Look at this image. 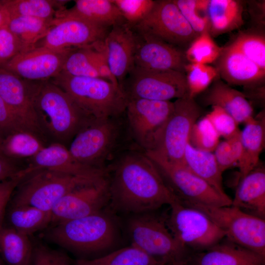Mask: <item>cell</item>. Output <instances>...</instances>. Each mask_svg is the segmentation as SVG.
<instances>
[{"instance_id":"obj_1","label":"cell","mask_w":265,"mask_h":265,"mask_svg":"<svg viewBox=\"0 0 265 265\" xmlns=\"http://www.w3.org/2000/svg\"><path fill=\"white\" fill-rule=\"evenodd\" d=\"M112 172L108 178V206L113 212L131 215L156 211L177 199L144 152L125 154Z\"/></svg>"},{"instance_id":"obj_2","label":"cell","mask_w":265,"mask_h":265,"mask_svg":"<svg viewBox=\"0 0 265 265\" xmlns=\"http://www.w3.org/2000/svg\"><path fill=\"white\" fill-rule=\"evenodd\" d=\"M109 209L50 225L43 238L78 257L91 259L104 255L117 242L116 220Z\"/></svg>"},{"instance_id":"obj_3","label":"cell","mask_w":265,"mask_h":265,"mask_svg":"<svg viewBox=\"0 0 265 265\" xmlns=\"http://www.w3.org/2000/svg\"><path fill=\"white\" fill-rule=\"evenodd\" d=\"M34 104L44 133H48L61 143L72 139L81 129L95 120L51 80L36 82Z\"/></svg>"},{"instance_id":"obj_4","label":"cell","mask_w":265,"mask_h":265,"mask_svg":"<svg viewBox=\"0 0 265 265\" xmlns=\"http://www.w3.org/2000/svg\"><path fill=\"white\" fill-rule=\"evenodd\" d=\"M50 80L94 120L120 117L125 112L127 99L121 87L106 80L75 77L61 71Z\"/></svg>"},{"instance_id":"obj_5","label":"cell","mask_w":265,"mask_h":265,"mask_svg":"<svg viewBox=\"0 0 265 265\" xmlns=\"http://www.w3.org/2000/svg\"><path fill=\"white\" fill-rule=\"evenodd\" d=\"M156 211L131 214L127 222L131 245L163 265L186 263L189 255L174 238L166 220V214Z\"/></svg>"},{"instance_id":"obj_6","label":"cell","mask_w":265,"mask_h":265,"mask_svg":"<svg viewBox=\"0 0 265 265\" xmlns=\"http://www.w3.org/2000/svg\"><path fill=\"white\" fill-rule=\"evenodd\" d=\"M106 176L85 177L38 169L29 173L21 182L8 204L30 205L51 212L56 203L71 191Z\"/></svg>"},{"instance_id":"obj_7","label":"cell","mask_w":265,"mask_h":265,"mask_svg":"<svg viewBox=\"0 0 265 265\" xmlns=\"http://www.w3.org/2000/svg\"><path fill=\"white\" fill-rule=\"evenodd\" d=\"M209 217L231 242L265 257V219L231 206L181 202Z\"/></svg>"},{"instance_id":"obj_8","label":"cell","mask_w":265,"mask_h":265,"mask_svg":"<svg viewBox=\"0 0 265 265\" xmlns=\"http://www.w3.org/2000/svg\"><path fill=\"white\" fill-rule=\"evenodd\" d=\"M169 206L167 224L176 241L185 250L204 251L225 238V233L201 211L183 204L178 199Z\"/></svg>"},{"instance_id":"obj_9","label":"cell","mask_w":265,"mask_h":265,"mask_svg":"<svg viewBox=\"0 0 265 265\" xmlns=\"http://www.w3.org/2000/svg\"><path fill=\"white\" fill-rule=\"evenodd\" d=\"M120 117L95 120L72 139L69 151L81 163L97 169H107L106 162L119 144L122 123Z\"/></svg>"},{"instance_id":"obj_10","label":"cell","mask_w":265,"mask_h":265,"mask_svg":"<svg viewBox=\"0 0 265 265\" xmlns=\"http://www.w3.org/2000/svg\"><path fill=\"white\" fill-rule=\"evenodd\" d=\"M179 201L213 206L232 205L228 195L219 193L185 164L167 160L153 152H145Z\"/></svg>"},{"instance_id":"obj_11","label":"cell","mask_w":265,"mask_h":265,"mask_svg":"<svg viewBox=\"0 0 265 265\" xmlns=\"http://www.w3.org/2000/svg\"><path fill=\"white\" fill-rule=\"evenodd\" d=\"M173 104V111L160 131L155 149L150 152L170 161L184 164L190 132L202 109L195 99L188 97L176 99Z\"/></svg>"},{"instance_id":"obj_12","label":"cell","mask_w":265,"mask_h":265,"mask_svg":"<svg viewBox=\"0 0 265 265\" xmlns=\"http://www.w3.org/2000/svg\"><path fill=\"white\" fill-rule=\"evenodd\" d=\"M127 100L171 101L188 97L185 73L151 71L134 67L121 85Z\"/></svg>"},{"instance_id":"obj_13","label":"cell","mask_w":265,"mask_h":265,"mask_svg":"<svg viewBox=\"0 0 265 265\" xmlns=\"http://www.w3.org/2000/svg\"><path fill=\"white\" fill-rule=\"evenodd\" d=\"M173 108L172 101L127 100L124 113L128 128L144 152L154 150L160 131Z\"/></svg>"},{"instance_id":"obj_14","label":"cell","mask_w":265,"mask_h":265,"mask_svg":"<svg viewBox=\"0 0 265 265\" xmlns=\"http://www.w3.org/2000/svg\"><path fill=\"white\" fill-rule=\"evenodd\" d=\"M132 27L183 50L198 35L173 0H155L147 16Z\"/></svg>"},{"instance_id":"obj_15","label":"cell","mask_w":265,"mask_h":265,"mask_svg":"<svg viewBox=\"0 0 265 265\" xmlns=\"http://www.w3.org/2000/svg\"><path fill=\"white\" fill-rule=\"evenodd\" d=\"M110 28L57 11L53 25L36 45L56 51L91 46L104 40Z\"/></svg>"},{"instance_id":"obj_16","label":"cell","mask_w":265,"mask_h":265,"mask_svg":"<svg viewBox=\"0 0 265 265\" xmlns=\"http://www.w3.org/2000/svg\"><path fill=\"white\" fill-rule=\"evenodd\" d=\"M109 202V180L107 176L78 187L61 198L51 211V225L99 212L106 208Z\"/></svg>"},{"instance_id":"obj_17","label":"cell","mask_w":265,"mask_h":265,"mask_svg":"<svg viewBox=\"0 0 265 265\" xmlns=\"http://www.w3.org/2000/svg\"><path fill=\"white\" fill-rule=\"evenodd\" d=\"M37 82L24 80L0 67V96L26 130L40 138L44 132L34 104Z\"/></svg>"},{"instance_id":"obj_18","label":"cell","mask_w":265,"mask_h":265,"mask_svg":"<svg viewBox=\"0 0 265 265\" xmlns=\"http://www.w3.org/2000/svg\"><path fill=\"white\" fill-rule=\"evenodd\" d=\"M71 49L56 51L36 46L19 53L0 67L26 80H50L62 71L65 58Z\"/></svg>"},{"instance_id":"obj_19","label":"cell","mask_w":265,"mask_h":265,"mask_svg":"<svg viewBox=\"0 0 265 265\" xmlns=\"http://www.w3.org/2000/svg\"><path fill=\"white\" fill-rule=\"evenodd\" d=\"M133 28L136 34L135 67L147 70H174L185 73L188 63L185 51Z\"/></svg>"},{"instance_id":"obj_20","label":"cell","mask_w":265,"mask_h":265,"mask_svg":"<svg viewBox=\"0 0 265 265\" xmlns=\"http://www.w3.org/2000/svg\"><path fill=\"white\" fill-rule=\"evenodd\" d=\"M111 71L120 86L134 67L136 34L126 22L113 26L103 41Z\"/></svg>"},{"instance_id":"obj_21","label":"cell","mask_w":265,"mask_h":265,"mask_svg":"<svg viewBox=\"0 0 265 265\" xmlns=\"http://www.w3.org/2000/svg\"><path fill=\"white\" fill-rule=\"evenodd\" d=\"M221 80L244 89L265 85V70L237 50L226 45L213 63Z\"/></svg>"},{"instance_id":"obj_22","label":"cell","mask_w":265,"mask_h":265,"mask_svg":"<svg viewBox=\"0 0 265 265\" xmlns=\"http://www.w3.org/2000/svg\"><path fill=\"white\" fill-rule=\"evenodd\" d=\"M29 166L34 171L47 169L85 177H101L108 175V169H99L85 165L76 159L63 143L55 142L45 146L31 158Z\"/></svg>"},{"instance_id":"obj_23","label":"cell","mask_w":265,"mask_h":265,"mask_svg":"<svg viewBox=\"0 0 265 265\" xmlns=\"http://www.w3.org/2000/svg\"><path fill=\"white\" fill-rule=\"evenodd\" d=\"M190 254L187 265H265V257L225 238L205 250Z\"/></svg>"},{"instance_id":"obj_24","label":"cell","mask_w":265,"mask_h":265,"mask_svg":"<svg viewBox=\"0 0 265 265\" xmlns=\"http://www.w3.org/2000/svg\"><path fill=\"white\" fill-rule=\"evenodd\" d=\"M201 103L205 106H217L239 124L246 123L254 117V109L242 92L235 89L220 78L201 93Z\"/></svg>"},{"instance_id":"obj_25","label":"cell","mask_w":265,"mask_h":265,"mask_svg":"<svg viewBox=\"0 0 265 265\" xmlns=\"http://www.w3.org/2000/svg\"><path fill=\"white\" fill-rule=\"evenodd\" d=\"M232 206L265 219V169L258 165L238 181Z\"/></svg>"},{"instance_id":"obj_26","label":"cell","mask_w":265,"mask_h":265,"mask_svg":"<svg viewBox=\"0 0 265 265\" xmlns=\"http://www.w3.org/2000/svg\"><path fill=\"white\" fill-rule=\"evenodd\" d=\"M245 124L240 131L242 154L238 166V181L259 164L260 156L265 145V112H261Z\"/></svg>"},{"instance_id":"obj_27","label":"cell","mask_w":265,"mask_h":265,"mask_svg":"<svg viewBox=\"0 0 265 265\" xmlns=\"http://www.w3.org/2000/svg\"><path fill=\"white\" fill-rule=\"evenodd\" d=\"M245 2L239 0H210L209 32L212 37L233 31L244 24Z\"/></svg>"},{"instance_id":"obj_28","label":"cell","mask_w":265,"mask_h":265,"mask_svg":"<svg viewBox=\"0 0 265 265\" xmlns=\"http://www.w3.org/2000/svg\"><path fill=\"white\" fill-rule=\"evenodd\" d=\"M74 1V5L70 9L64 8L58 11L82 18L108 28L126 22L112 0H77Z\"/></svg>"},{"instance_id":"obj_29","label":"cell","mask_w":265,"mask_h":265,"mask_svg":"<svg viewBox=\"0 0 265 265\" xmlns=\"http://www.w3.org/2000/svg\"><path fill=\"white\" fill-rule=\"evenodd\" d=\"M51 223V212L30 205L8 204L3 224L30 237L38 231L46 230Z\"/></svg>"},{"instance_id":"obj_30","label":"cell","mask_w":265,"mask_h":265,"mask_svg":"<svg viewBox=\"0 0 265 265\" xmlns=\"http://www.w3.org/2000/svg\"><path fill=\"white\" fill-rule=\"evenodd\" d=\"M184 164L194 174L204 180L219 193L225 192L222 185V173L213 152L199 150L189 143L184 154Z\"/></svg>"},{"instance_id":"obj_31","label":"cell","mask_w":265,"mask_h":265,"mask_svg":"<svg viewBox=\"0 0 265 265\" xmlns=\"http://www.w3.org/2000/svg\"><path fill=\"white\" fill-rule=\"evenodd\" d=\"M33 249L30 237L3 225L0 229V257L6 265H30Z\"/></svg>"},{"instance_id":"obj_32","label":"cell","mask_w":265,"mask_h":265,"mask_svg":"<svg viewBox=\"0 0 265 265\" xmlns=\"http://www.w3.org/2000/svg\"><path fill=\"white\" fill-rule=\"evenodd\" d=\"M54 20L15 16L10 17L7 26L19 41L23 52L36 46L53 26Z\"/></svg>"},{"instance_id":"obj_33","label":"cell","mask_w":265,"mask_h":265,"mask_svg":"<svg viewBox=\"0 0 265 265\" xmlns=\"http://www.w3.org/2000/svg\"><path fill=\"white\" fill-rule=\"evenodd\" d=\"M72 265H163L135 246L120 248L91 259H71Z\"/></svg>"},{"instance_id":"obj_34","label":"cell","mask_w":265,"mask_h":265,"mask_svg":"<svg viewBox=\"0 0 265 265\" xmlns=\"http://www.w3.org/2000/svg\"><path fill=\"white\" fill-rule=\"evenodd\" d=\"M68 1L50 0H4L1 2L10 17L28 16L46 20L55 19L57 11Z\"/></svg>"},{"instance_id":"obj_35","label":"cell","mask_w":265,"mask_h":265,"mask_svg":"<svg viewBox=\"0 0 265 265\" xmlns=\"http://www.w3.org/2000/svg\"><path fill=\"white\" fill-rule=\"evenodd\" d=\"M227 45L239 51L265 70L264 29L253 28L240 31Z\"/></svg>"},{"instance_id":"obj_36","label":"cell","mask_w":265,"mask_h":265,"mask_svg":"<svg viewBox=\"0 0 265 265\" xmlns=\"http://www.w3.org/2000/svg\"><path fill=\"white\" fill-rule=\"evenodd\" d=\"M45 146L40 138L27 131L11 133L3 139V156L10 158H32Z\"/></svg>"},{"instance_id":"obj_37","label":"cell","mask_w":265,"mask_h":265,"mask_svg":"<svg viewBox=\"0 0 265 265\" xmlns=\"http://www.w3.org/2000/svg\"><path fill=\"white\" fill-rule=\"evenodd\" d=\"M188 97L195 99L206 90L216 79L220 78L214 66L188 63L185 68Z\"/></svg>"},{"instance_id":"obj_38","label":"cell","mask_w":265,"mask_h":265,"mask_svg":"<svg viewBox=\"0 0 265 265\" xmlns=\"http://www.w3.org/2000/svg\"><path fill=\"white\" fill-rule=\"evenodd\" d=\"M222 50L214 41L209 31L198 35L185 50L188 63L210 64L214 63Z\"/></svg>"},{"instance_id":"obj_39","label":"cell","mask_w":265,"mask_h":265,"mask_svg":"<svg viewBox=\"0 0 265 265\" xmlns=\"http://www.w3.org/2000/svg\"><path fill=\"white\" fill-rule=\"evenodd\" d=\"M195 32L199 35L210 29V0H173Z\"/></svg>"},{"instance_id":"obj_40","label":"cell","mask_w":265,"mask_h":265,"mask_svg":"<svg viewBox=\"0 0 265 265\" xmlns=\"http://www.w3.org/2000/svg\"><path fill=\"white\" fill-rule=\"evenodd\" d=\"M62 71L75 77L100 78L92 63L89 47L71 49L66 56Z\"/></svg>"},{"instance_id":"obj_41","label":"cell","mask_w":265,"mask_h":265,"mask_svg":"<svg viewBox=\"0 0 265 265\" xmlns=\"http://www.w3.org/2000/svg\"><path fill=\"white\" fill-rule=\"evenodd\" d=\"M220 136L206 116L193 126L189 143L199 150L213 152L220 142Z\"/></svg>"},{"instance_id":"obj_42","label":"cell","mask_w":265,"mask_h":265,"mask_svg":"<svg viewBox=\"0 0 265 265\" xmlns=\"http://www.w3.org/2000/svg\"><path fill=\"white\" fill-rule=\"evenodd\" d=\"M125 21L133 26L142 21L153 8L155 0H112Z\"/></svg>"},{"instance_id":"obj_43","label":"cell","mask_w":265,"mask_h":265,"mask_svg":"<svg viewBox=\"0 0 265 265\" xmlns=\"http://www.w3.org/2000/svg\"><path fill=\"white\" fill-rule=\"evenodd\" d=\"M30 265H72L71 258L64 251L53 249L42 241H33Z\"/></svg>"},{"instance_id":"obj_44","label":"cell","mask_w":265,"mask_h":265,"mask_svg":"<svg viewBox=\"0 0 265 265\" xmlns=\"http://www.w3.org/2000/svg\"><path fill=\"white\" fill-rule=\"evenodd\" d=\"M205 116L220 137L225 139L232 137L240 131L237 121L219 106H212L211 110Z\"/></svg>"},{"instance_id":"obj_45","label":"cell","mask_w":265,"mask_h":265,"mask_svg":"<svg viewBox=\"0 0 265 265\" xmlns=\"http://www.w3.org/2000/svg\"><path fill=\"white\" fill-rule=\"evenodd\" d=\"M103 41L97 42L89 47L92 63L100 78L115 86L120 87L108 65L104 48Z\"/></svg>"},{"instance_id":"obj_46","label":"cell","mask_w":265,"mask_h":265,"mask_svg":"<svg viewBox=\"0 0 265 265\" xmlns=\"http://www.w3.org/2000/svg\"><path fill=\"white\" fill-rule=\"evenodd\" d=\"M21 45L7 25L0 28V67L22 52Z\"/></svg>"},{"instance_id":"obj_47","label":"cell","mask_w":265,"mask_h":265,"mask_svg":"<svg viewBox=\"0 0 265 265\" xmlns=\"http://www.w3.org/2000/svg\"><path fill=\"white\" fill-rule=\"evenodd\" d=\"M29 174V171L25 168L17 176L0 182V229L3 225L6 210L14 191Z\"/></svg>"},{"instance_id":"obj_48","label":"cell","mask_w":265,"mask_h":265,"mask_svg":"<svg viewBox=\"0 0 265 265\" xmlns=\"http://www.w3.org/2000/svg\"><path fill=\"white\" fill-rule=\"evenodd\" d=\"M24 130L27 131L0 96V135L4 138L14 132Z\"/></svg>"},{"instance_id":"obj_49","label":"cell","mask_w":265,"mask_h":265,"mask_svg":"<svg viewBox=\"0 0 265 265\" xmlns=\"http://www.w3.org/2000/svg\"><path fill=\"white\" fill-rule=\"evenodd\" d=\"M213 152L216 162L222 173L230 168L238 167V159L233 152L228 139L220 141Z\"/></svg>"},{"instance_id":"obj_50","label":"cell","mask_w":265,"mask_h":265,"mask_svg":"<svg viewBox=\"0 0 265 265\" xmlns=\"http://www.w3.org/2000/svg\"><path fill=\"white\" fill-rule=\"evenodd\" d=\"M250 18L256 28L264 29L265 25V0H248L245 2Z\"/></svg>"},{"instance_id":"obj_51","label":"cell","mask_w":265,"mask_h":265,"mask_svg":"<svg viewBox=\"0 0 265 265\" xmlns=\"http://www.w3.org/2000/svg\"><path fill=\"white\" fill-rule=\"evenodd\" d=\"M24 168H20L9 159L0 157V182L19 175Z\"/></svg>"},{"instance_id":"obj_52","label":"cell","mask_w":265,"mask_h":265,"mask_svg":"<svg viewBox=\"0 0 265 265\" xmlns=\"http://www.w3.org/2000/svg\"><path fill=\"white\" fill-rule=\"evenodd\" d=\"M10 19V15L0 0V28L7 25Z\"/></svg>"},{"instance_id":"obj_53","label":"cell","mask_w":265,"mask_h":265,"mask_svg":"<svg viewBox=\"0 0 265 265\" xmlns=\"http://www.w3.org/2000/svg\"><path fill=\"white\" fill-rule=\"evenodd\" d=\"M3 139V138L2 137V136L0 134V157L5 158L3 156V154L2 153V145Z\"/></svg>"},{"instance_id":"obj_54","label":"cell","mask_w":265,"mask_h":265,"mask_svg":"<svg viewBox=\"0 0 265 265\" xmlns=\"http://www.w3.org/2000/svg\"><path fill=\"white\" fill-rule=\"evenodd\" d=\"M173 265H187L185 263H176L174 264Z\"/></svg>"},{"instance_id":"obj_55","label":"cell","mask_w":265,"mask_h":265,"mask_svg":"<svg viewBox=\"0 0 265 265\" xmlns=\"http://www.w3.org/2000/svg\"><path fill=\"white\" fill-rule=\"evenodd\" d=\"M0 265H6L0 257Z\"/></svg>"}]
</instances>
